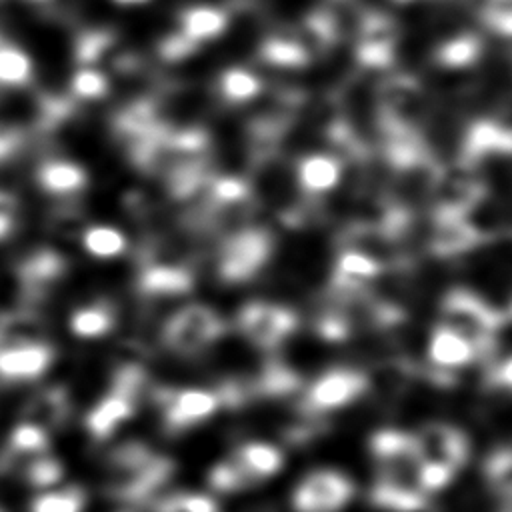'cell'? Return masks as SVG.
<instances>
[{
  "label": "cell",
  "mask_w": 512,
  "mask_h": 512,
  "mask_svg": "<svg viewBox=\"0 0 512 512\" xmlns=\"http://www.w3.org/2000/svg\"><path fill=\"white\" fill-rule=\"evenodd\" d=\"M194 284V274L180 264H146L138 276V288L146 296H180Z\"/></svg>",
  "instance_id": "10"
},
{
  "label": "cell",
  "mask_w": 512,
  "mask_h": 512,
  "mask_svg": "<svg viewBox=\"0 0 512 512\" xmlns=\"http://www.w3.org/2000/svg\"><path fill=\"white\" fill-rule=\"evenodd\" d=\"M428 356L442 370H452L470 364L476 358V352L462 336L438 324L430 336Z\"/></svg>",
  "instance_id": "13"
},
{
  "label": "cell",
  "mask_w": 512,
  "mask_h": 512,
  "mask_svg": "<svg viewBox=\"0 0 512 512\" xmlns=\"http://www.w3.org/2000/svg\"><path fill=\"white\" fill-rule=\"evenodd\" d=\"M156 402L162 406L164 424L170 432H182L206 418H210L222 404L216 392L202 388L186 390H158Z\"/></svg>",
  "instance_id": "6"
},
{
  "label": "cell",
  "mask_w": 512,
  "mask_h": 512,
  "mask_svg": "<svg viewBox=\"0 0 512 512\" xmlns=\"http://www.w3.org/2000/svg\"><path fill=\"white\" fill-rule=\"evenodd\" d=\"M502 324L504 316L470 290H450L440 304V326L462 336L476 356H488L494 350Z\"/></svg>",
  "instance_id": "1"
},
{
  "label": "cell",
  "mask_w": 512,
  "mask_h": 512,
  "mask_svg": "<svg viewBox=\"0 0 512 512\" xmlns=\"http://www.w3.org/2000/svg\"><path fill=\"white\" fill-rule=\"evenodd\" d=\"M508 314H510V318H512V302H510V312H508Z\"/></svg>",
  "instance_id": "33"
},
{
  "label": "cell",
  "mask_w": 512,
  "mask_h": 512,
  "mask_svg": "<svg viewBox=\"0 0 512 512\" xmlns=\"http://www.w3.org/2000/svg\"><path fill=\"white\" fill-rule=\"evenodd\" d=\"M8 446L12 456H26V454L42 456L48 448V434L36 424L22 422L12 430Z\"/></svg>",
  "instance_id": "20"
},
{
  "label": "cell",
  "mask_w": 512,
  "mask_h": 512,
  "mask_svg": "<svg viewBox=\"0 0 512 512\" xmlns=\"http://www.w3.org/2000/svg\"><path fill=\"white\" fill-rule=\"evenodd\" d=\"M148 388V374L140 364H124L112 378V394L124 396L136 404L140 394Z\"/></svg>",
  "instance_id": "23"
},
{
  "label": "cell",
  "mask_w": 512,
  "mask_h": 512,
  "mask_svg": "<svg viewBox=\"0 0 512 512\" xmlns=\"http://www.w3.org/2000/svg\"><path fill=\"white\" fill-rule=\"evenodd\" d=\"M176 512H218V506L206 494H176Z\"/></svg>",
  "instance_id": "29"
},
{
  "label": "cell",
  "mask_w": 512,
  "mask_h": 512,
  "mask_svg": "<svg viewBox=\"0 0 512 512\" xmlns=\"http://www.w3.org/2000/svg\"><path fill=\"white\" fill-rule=\"evenodd\" d=\"M86 172L76 162L54 160L46 162L38 172V182L52 194H74L86 184Z\"/></svg>",
  "instance_id": "16"
},
{
  "label": "cell",
  "mask_w": 512,
  "mask_h": 512,
  "mask_svg": "<svg viewBox=\"0 0 512 512\" xmlns=\"http://www.w3.org/2000/svg\"><path fill=\"white\" fill-rule=\"evenodd\" d=\"M26 480L36 486V488H46V486H54L56 482H60L62 478V464L56 458L50 456H36L24 472Z\"/></svg>",
  "instance_id": "25"
},
{
  "label": "cell",
  "mask_w": 512,
  "mask_h": 512,
  "mask_svg": "<svg viewBox=\"0 0 512 512\" xmlns=\"http://www.w3.org/2000/svg\"><path fill=\"white\" fill-rule=\"evenodd\" d=\"M32 74V62L26 52L14 46H0V84L18 86Z\"/></svg>",
  "instance_id": "21"
},
{
  "label": "cell",
  "mask_w": 512,
  "mask_h": 512,
  "mask_svg": "<svg viewBox=\"0 0 512 512\" xmlns=\"http://www.w3.org/2000/svg\"><path fill=\"white\" fill-rule=\"evenodd\" d=\"M82 244L96 258H114L124 252L126 238L114 226L96 224V226H90L84 230Z\"/></svg>",
  "instance_id": "18"
},
{
  "label": "cell",
  "mask_w": 512,
  "mask_h": 512,
  "mask_svg": "<svg viewBox=\"0 0 512 512\" xmlns=\"http://www.w3.org/2000/svg\"><path fill=\"white\" fill-rule=\"evenodd\" d=\"M486 478L500 496L512 500V448L496 450L486 460Z\"/></svg>",
  "instance_id": "22"
},
{
  "label": "cell",
  "mask_w": 512,
  "mask_h": 512,
  "mask_svg": "<svg viewBox=\"0 0 512 512\" xmlns=\"http://www.w3.org/2000/svg\"><path fill=\"white\" fill-rule=\"evenodd\" d=\"M476 242V236L462 228H446L434 240V250L440 256H452L468 250Z\"/></svg>",
  "instance_id": "26"
},
{
  "label": "cell",
  "mask_w": 512,
  "mask_h": 512,
  "mask_svg": "<svg viewBox=\"0 0 512 512\" xmlns=\"http://www.w3.org/2000/svg\"><path fill=\"white\" fill-rule=\"evenodd\" d=\"M492 378L498 386H504V388H512V356L506 358L500 366L494 368L492 372Z\"/></svg>",
  "instance_id": "30"
},
{
  "label": "cell",
  "mask_w": 512,
  "mask_h": 512,
  "mask_svg": "<svg viewBox=\"0 0 512 512\" xmlns=\"http://www.w3.org/2000/svg\"><path fill=\"white\" fill-rule=\"evenodd\" d=\"M12 230V218L10 214H0V240L6 238Z\"/></svg>",
  "instance_id": "31"
},
{
  "label": "cell",
  "mask_w": 512,
  "mask_h": 512,
  "mask_svg": "<svg viewBox=\"0 0 512 512\" xmlns=\"http://www.w3.org/2000/svg\"><path fill=\"white\" fill-rule=\"evenodd\" d=\"M70 416V398L62 386H50L38 392L24 408V422L36 424L42 430L58 428Z\"/></svg>",
  "instance_id": "11"
},
{
  "label": "cell",
  "mask_w": 512,
  "mask_h": 512,
  "mask_svg": "<svg viewBox=\"0 0 512 512\" xmlns=\"http://www.w3.org/2000/svg\"><path fill=\"white\" fill-rule=\"evenodd\" d=\"M86 494L80 486H66L58 492H48L30 504V512H82Z\"/></svg>",
  "instance_id": "19"
},
{
  "label": "cell",
  "mask_w": 512,
  "mask_h": 512,
  "mask_svg": "<svg viewBox=\"0 0 512 512\" xmlns=\"http://www.w3.org/2000/svg\"><path fill=\"white\" fill-rule=\"evenodd\" d=\"M134 406L136 404L132 400L110 392L86 416V426L90 434L98 440L108 438L118 424H122L134 414Z\"/></svg>",
  "instance_id": "15"
},
{
  "label": "cell",
  "mask_w": 512,
  "mask_h": 512,
  "mask_svg": "<svg viewBox=\"0 0 512 512\" xmlns=\"http://www.w3.org/2000/svg\"><path fill=\"white\" fill-rule=\"evenodd\" d=\"M354 494L352 482L330 468L310 472L294 490L292 506L296 512H338Z\"/></svg>",
  "instance_id": "4"
},
{
  "label": "cell",
  "mask_w": 512,
  "mask_h": 512,
  "mask_svg": "<svg viewBox=\"0 0 512 512\" xmlns=\"http://www.w3.org/2000/svg\"><path fill=\"white\" fill-rule=\"evenodd\" d=\"M106 88V78L92 68H84L72 78V90L80 98H100L106 94Z\"/></svg>",
  "instance_id": "28"
},
{
  "label": "cell",
  "mask_w": 512,
  "mask_h": 512,
  "mask_svg": "<svg viewBox=\"0 0 512 512\" xmlns=\"http://www.w3.org/2000/svg\"><path fill=\"white\" fill-rule=\"evenodd\" d=\"M370 500L390 512H422L428 508V498L416 484L380 478L370 490Z\"/></svg>",
  "instance_id": "12"
},
{
  "label": "cell",
  "mask_w": 512,
  "mask_h": 512,
  "mask_svg": "<svg viewBox=\"0 0 512 512\" xmlns=\"http://www.w3.org/2000/svg\"><path fill=\"white\" fill-rule=\"evenodd\" d=\"M368 376L350 370V368H334L324 372L304 396V408L312 414H320L326 410H336L352 404L368 390Z\"/></svg>",
  "instance_id": "5"
},
{
  "label": "cell",
  "mask_w": 512,
  "mask_h": 512,
  "mask_svg": "<svg viewBox=\"0 0 512 512\" xmlns=\"http://www.w3.org/2000/svg\"><path fill=\"white\" fill-rule=\"evenodd\" d=\"M452 476H454V472L450 468H446L444 464L420 462L418 474H416V482H418V488L424 494H428V492L442 490L452 480Z\"/></svg>",
  "instance_id": "27"
},
{
  "label": "cell",
  "mask_w": 512,
  "mask_h": 512,
  "mask_svg": "<svg viewBox=\"0 0 512 512\" xmlns=\"http://www.w3.org/2000/svg\"><path fill=\"white\" fill-rule=\"evenodd\" d=\"M116 324L114 308L108 302H96L82 306L70 316V330L78 338H100L108 334Z\"/></svg>",
  "instance_id": "17"
},
{
  "label": "cell",
  "mask_w": 512,
  "mask_h": 512,
  "mask_svg": "<svg viewBox=\"0 0 512 512\" xmlns=\"http://www.w3.org/2000/svg\"><path fill=\"white\" fill-rule=\"evenodd\" d=\"M236 324L246 340L270 350L298 328V316L278 304L252 302L238 312Z\"/></svg>",
  "instance_id": "3"
},
{
  "label": "cell",
  "mask_w": 512,
  "mask_h": 512,
  "mask_svg": "<svg viewBox=\"0 0 512 512\" xmlns=\"http://www.w3.org/2000/svg\"><path fill=\"white\" fill-rule=\"evenodd\" d=\"M0 512H2V510H0Z\"/></svg>",
  "instance_id": "34"
},
{
  "label": "cell",
  "mask_w": 512,
  "mask_h": 512,
  "mask_svg": "<svg viewBox=\"0 0 512 512\" xmlns=\"http://www.w3.org/2000/svg\"><path fill=\"white\" fill-rule=\"evenodd\" d=\"M54 350L44 342H18L0 348V376L6 380H30L52 362Z\"/></svg>",
  "instance_id": "9"
},
{
  "label": "cell",
  "mask_w": 512,
  "mask_h": 512,
  "mask_svg": "<svg viewBox=\"0 0 512 512\" xmlns=\"http://www.w3.org/2000/svg\"><path fill=\"white\" fill-rule=\"evenodd\" d=\"M208 482L214 490L218 492H234V490H242L246 486L256 484L240 466L234 458L216 464L210 474H208Z\"/></svg>",
  "instance_id": "24"
},
{
  "label": "cell",
  "mask_w": 512,
  "mask_h": 512,
  "mask_svg": "<svg viewBox=\"0 0 512 512\" xmlns=\"http://www.w3.org/2000/svg\"><path fill=\"white\" fill-rule=\"evenodd\" d=\"M114 2H118V4H142L146 0H114Z\"/></svg>",
  "instance_id": "32"
},
{
  "label": "cell",
  "mask_w": 512,
  "mask_h": 512,
  "mask_svg": "<svg viewBox=\"0 0 512 512\" xmlns=\"http://www.w3.org/2000/svg\"><path fill=\"white\" fill-rule=\"evenodd\" d=\"M232 458L254 482L278 474L284 466V454L266 442H246L236 450Z\"/></svg>",
  "instance_id": "14"
},
{
  "label": "cell",
  "mask_w": 512,
  "mask_h": 512,
  "mask_svg": "<svg viewBox=\"0 0 512 512\" xmlns=\"http://www.w3.org/2000/svg\"><path fill=\"white\" fill-rule=\"evenodd\" d=\"M224 334L222 318L204 304H190L180 308L164 324V344L182 356H194L206 350Z\"/></svg>",
  "instance_id": "2"
},
{
  "label": "cell",
  "mask_w": 512,
  "mask_h": 512,
  "mask_svg": "<svg viewBox=\"0 0 512 512\" xmlns=\"http://www.w3.org/2000/svg\"><path fill=\"white\" fill-rule=\"evenodd\" d=\"M414 442H416L420 462L444 464L452 472L462 468L468 458L466 436L458 428L444 422L424 424L414 434Z\"/></svg>",
  "instance_id": "7"
},
{
  "label": "cell",
  "mask_w": 512,
  "mask_h": 512,
  "mask_svg": "<svg viewBox=\"0 0 512 512\" xmlns=\"http://www.w3.org/2000/svg\"><path fill=\"white\" fill-rule=\"evenodd\" d=\"M270 256V242L262 234H242L230 240L220 254L218 272L226 282H244L256 276Z\"/></svg>",
  "instance_id": "8"
}]
</instances>
